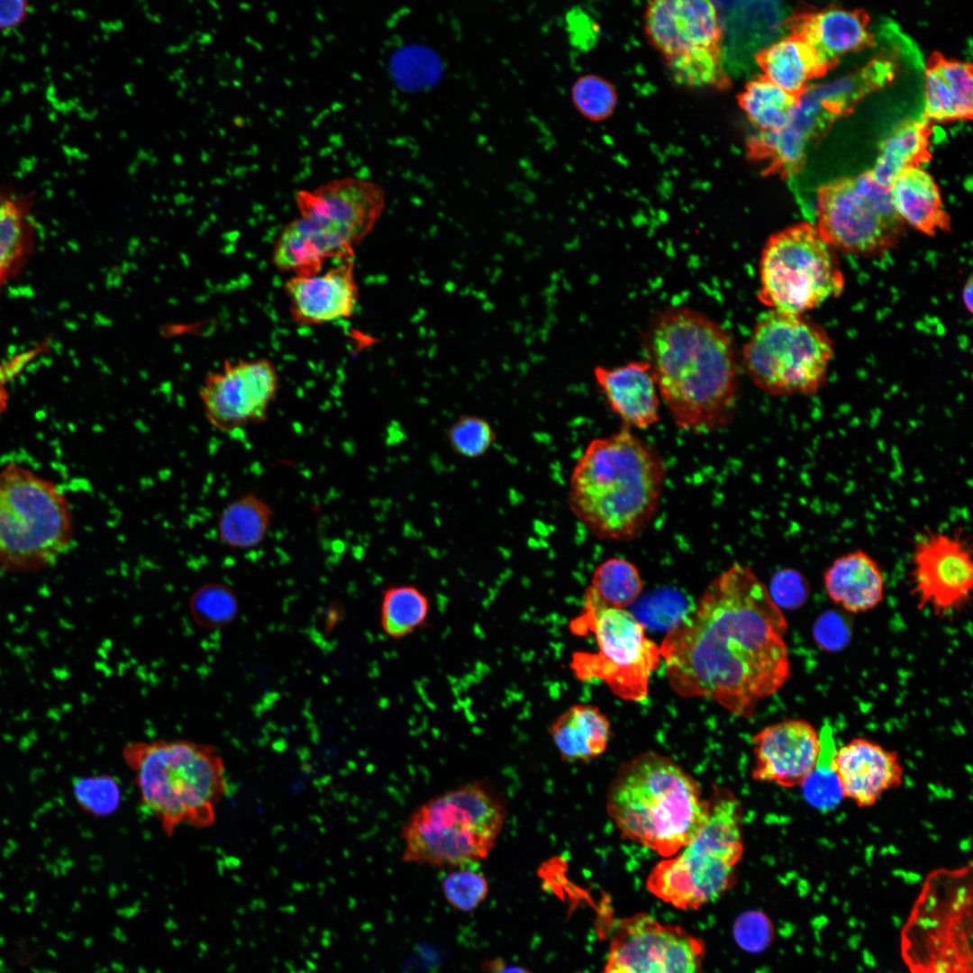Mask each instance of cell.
Here are the masks:
<instances>
[{
  "instance_id": "7402d4cb",
  "label": "cell",
  "mask_w": 973,
  "mask_h": 973,
  "mask_svg": "<svg viewBox=\"0 0 973 973\" xmlns=\"http://www.w3.org/2000/svg\"><path fill=\"white\" fill-rule=\"evenodd\" d=\"M594 377L608 406L625 427L647 429L659 421L660 396L649 361H631L614 368L598 366Z\"/></svg>"
},
{
  "instance_id": "b9f144b4",
  "label": "cell",
  "mask_w": 973,
  "mask_h": 973,
  "mask_svg": "<svg viewBox=\"0 0 973 973\" xmlns=\"http://www.w3.org/2000/svg\"><path fill=\"white\" fill-rule=\"evenodd\" d=\"M736 943L749 952L765 950L774 939L771 920L760 911L750 910L737 917L733 924Z\"/></svg>"
},
{
  "instance_id": "9a60e30c",
  "label": "cell",
  "mask_w": 973,
  "mask_h": 973,
  "mask_svg": "<svg viewBox=\"0 0 973 973\" xmlns=\"http://www.w3.org/2000/svg\"><path fill=\"white\" fill-rule=\"evenodd\" d=\"M704 940L640 912L614 925L602 973H703Z\"/></svg>"
},
{
  "instance_id": "3957f363",
  "label": "cell",
  "mask_w": 973,
  "mask_h": 973,
  "mask_svg": "<svg viewBox=\"0 0 973 973\" xmlns=\"http://www.w3.org/2000/svg\"><path fill=\"white\" fill-rule=\"evenodd\" d=\"M665 478L660 457L628 427L593 439L572 469L568 502L595 536L628 541L655 516Z\"/></svg>"
},
{
  "instance_id": "7bdbcfd3",
  "label": "cell",
  "mask_w": 973,
  "mask_h": 973,
  "mask_svg": "<svg viewBox=\"0 0 973 973\" xmlns=\"http://www.w3.org/2000/svg\"><path fill=\"white\" fill-rule=\"evenodd\" d=\"M768 593L775 604L781 609L796 608L806 599V587L803 577L795 570L783 569L772 577Z\"/></svg>"
},
{
  "instance_id": "f1b7e54d",
  "label": "cell",
  "mask_w": 973,
  "mask_h": 973,
  "mask_svg": "<svg viewBox=\"0 0 973 973\" xmlns=\"http://www.w3.org/2000/svg\"><path fill=\"white\" fill-rule=\"evenodd\" d=\"M762 77L800 96L809 82L829 68L814 49L793 33L768 45L757 56Z\"/></svg>"
},
{
  "instance_id": "d6986e66",
  "label": "cell",
  "mask_w": 973,
  "mask_h": 973,
  "mask_svg": "<svg viewBox=\"0 0 973 973\" xmlns=\"http://www.w3.org/2000/svg\"><path fill=\"white\" fill-rule=\"evenodd\" d=\"M291 319L301 326H315L350 317L359 292L354 258L311 275H294L284 284Z\"/></svg>"
},
{
  "instance_id": "7c38bea8",
  "label": "cell",
  "mask_w": 973,
  "mask_h": 973,
  "mask_svg": "<svg viewBox=\"0 0 973 973\" xmlns=\"http://www.w3.org/2000/svg\"><path fill=\"white\" fill-rule=\"evenodd\" d=\"M742 355L748 376L766 394L808 396L826 383L834 347L818 324L771 310L758 321Z\"/></svg>"
},
{
  "instance_id": "52a82bcc",
  "label": "cell",
  "mask_w": 973,
  "mask_h": 973,
  "mask_svg": "<svg viewBox=\"0 0 973 973\" xmlns=\"http://www.w3.org/2000/svg\"><path fill=\"white\" fill-rule=\"evenodd\" d=\"M506 807L488 785L475 781L418 806L404 823L405 862L459 868L486 859L504 828Z\"/></svg>"
},
{
  "instance_id": "7dc6e473",
  "label": "cell",
  "mask_w": 973,
  "mask_h": 973,
  "mask_svg": "<svg viewBox=\"0 0 973 973\" xmlns=\"http://www.w3.org/2000/svg\"><path fill=\"white\" fill-rule=\"evenodd\" d=\"M490 970L492 973H532L528 968L518 965L505 966L504 963L500 964L497 959L494 962H490Z\"/></svg>"
},
{
  "instance_id": "1f68e13d",
  "label": "cell",
  "mask_w": 973,
  "mask_h": 973,
  "mask_svg": "<svg viewBox=\"0 0 973 973\" xmlns=\"http://www.w3.org/2000/svg\"><path fill=\"white\" fill-rule=\"evenodd\" d=\"M796 96L764 77L750 81L738 103L750 122L760 132H775L788 124L798 105Z\"/></svg>"
},
{
  "instance_id": "8fae6325",
  "label": "cell",
  "mask_w": 973,
  "mask_h": 973,
  "mask_svg": "<svg viewBox=\"0 0 973 973\" xmlns=\"http://www.w3.org/2000/svg\"><path fill=\"white\" fill-rule=\"evenodd\" d=\"M583 605L569 628L577 635L593 633L598 651L572 656L570 668L576 677L583 681L601 679L626 701L646 699L650 678L660 664L659 646L646 636L644 624L633 614L607 606L590 587Z\"/></svg>"
},
{
  "instance_id": "ffe728a7",
  "label": "cell",
  "mask_w": 973,
  "mask_h": 973,
  "mask_svg": "<svg viewBox=\"0 0 973 973\" xmlns=\"http://www.w3.org/2000/svg\"><path fill=\"white\" fill-rule=\"evenodd\" d=\"M644 21L650 42L666 59L699 49L721 47V22L713 2H650Z\"/></svg>"
},
{
  "instance_id": "9c48e42d",
  "label": "cell",
  "mask_w": 973,
  "mask_h": 973,
  "mask_svg": "<svg viewBox=\"0 0 973 973\" xmlns=\"http://www.w3.org/2000/svg\"><path fill=\"white\" fill-rule=\"evenodd\" d=\"M73 541L72 509L64 493L17 463L5 466L0 471V569L47 568Z\"/></svg>"
},
{
  "instance_id": "c3c4849f",
  "label": "cell",
  "mask_w": 973,
  "mask_h": 973,
  "mask_svg": "<svg viewBox=\"0 0 973 973\" xmlns=\"http://www.w3.org/2000/svg\"><path fill=\"white\" fill-rule=\"evenodd\" d=\"M972 279L971 277H969L962 292L963 303L966 305L969 312H971L972 309Z\"/></svg>"
},
{
  "instance_id": "e575fe53",
  "label": "cell",
  "mask_w": 973,
  "mask_h": 973,
  "mask_svg": "<svg viewBox=\"0 0 973 973\" xmlns=\"http://www.w3.org/2000/svg\"><path fill=\"white\" fill-rule=\"evenodd\" d=\"M194 622L205 629H219L235 620L239 612L236 595L223 583H207L199 587L188 602Z\"/></svg>"
},
{
  "instance_id": "60d3db41",
  "label": "cell",
  "mask_w": 973,
  "mask_h": 973,
  "mask_svg": "<svg viewBox=\"0 0 973 973\" xmlns=\"http://www.w3.org/2000/svg\"><path fill=\"white\" fill-rule=\"evenodd\" d=\"M441 889L450 906L459 911L470 912L486 899L489 886L483 874L459 868L442 879Z\"/></svg>"
},
{
  "instance_id": "d6a6232c",
  "label": "cell",
  "mask_w": 973,
  "mask_h": 973,
  "mask_svg": "<svg viewBox=\"0 0 973 973\" xmlns=\"http://www.w3.org/2000/svg\"><path fill=\"white\" fill-rule=\"evenodd\" d=\"M429 607L427 596L417 587L390 586L382 592L381 628L393 639L405 638L424 624Z\"/></svg>"
},
{
  "instance_id": "6da1fadb",
  "label": "cell",
  "mask_w": 973,
  "mask_h": 973,
  "mask_svg": "<svg viewBox=\"0 0 973 973\" xmlns=\"http://www.w3.org/2000/svg\"><path fill=\"white\" fill-rule=\"evenodd\" d=\"M787 621L746 565L715 577L659 646L672 690L750 718L791 677Z\"/></svg>"
},
{
  "instance_id": "4fadbf2b",
  "label": "cell",
  "mask_w": 973,
  "mask_h": 973,
  "mask_svg": "<svg viewBox=\"0 0 973 973\" xmlns=\"http://www.w3.org/2000/svg\"><path fill=\"white\" fill-rule=\"evenodd\" d=\"M759 277L760 302L788 314L802 315L840 296L845 285L836 250L810 223L792 224L768 239Z\"/></svg>"
},
{
  "instance_id": "4316f807",
  "label": "cell",
  "mask_w": 973,
  "mask_h": 973,
  "mask_svg": "<svg viewBox=\"0 0 973 973\" xmlns=\"http://www.w3.org/2000/svg\"><path fill=\"white\" fill-rule=\"evenodd\" d=\"M972 68L966 62L936 56L925 73L924 116L948 122L972 115Z\"/></svg>"
},
{
  "instance_id": "d4e9b609",
  "label": "cell",
  "mask_w": 973,
  "mask_h": 973,
  "mask_svg": "<svg viewBox=\"0 0 973 973\" xmlns=\"http://www.w3.org/2000/svg\"><path fill=\"white\" fill-rule=\"evenodd\" d=\"M894 208L905 223L929 236L950 232L951 222L932 177L920 166L903 170L889 186Z\"/></svg>"
},
{
  "instance_id": "f546056e",
  "label": "cell",
  "mask_w": 973,
  "mask_h": 973,
  "mask_svg": "<svg viewBox=\"0 0 973 973\" xmlns=\"http://www.w3.org/2000/svg\"><path fill=\"white\" fill-rule=\"evenodd\" d=\"M273 510L256 493H246L221 512L217 522L220 541L232 549L246 550L260 544L270 527Z\"/></svg>"
},
{
  "instance_id": "5b68a950",
  "label": "cell",
  "mask_w": 973,
  "mask_h": 973,
  "mask_svg": "<svg viewBox=\"0 0 973 973\" xmlns=\"http://www.w3.org/2000/svg\"><path fill=\"white\" fill-rule=\"evenodd\" d=\"M298 215L285 224L271 253L273 266L292 275L322 271L332 259L354 258L381 217L386 196L377 182L343 177L295 194Z\"/></svg>"
},
{
  "instance_id": "836d02e7",
  "label": "cell",
  "mask_w": 973,
  "mask_h": 973,
  "mask_svg": "<svg viewBox=\"0 0 973 973\" xmlns=\"http://www.w3.org/2000/svg\"><path fill=\"white\" fill-rule=\"evenodd\" d=\"M589 587L607 606L626 609L640 597L643 582L634 564L611 558L595 569Z\"/></svg>"
},
{
  "instance_id": "e0dca14e",
  "label": "cell",
  "mask_w": 973,
  "mask_h": 973,
  "mask_svg": "<svg viewBox=\"0 0 973 973\" xmlns=\"http://www.w3.org/2000/svg\"><path fill=\"white\" fill-rule=\"evenodd\" d=\"M911 581L920 608L945 615L962 607L973 589V561L965 541L944 532L923 535L914 543Z\"/></svg>"
},
{
  "instance_id": "2e32d148",
  "label": "cell",
  "mask_w": 973,
  "mask_h": 973,
  "mask_svg": "<svg viewBox=\"0 0 973 973\" xmlns=\"http://www.w3.org/2000/svg\"><path fill=\"white\" fill-rule=\"evenodd\" d=\"M278 381L268 359L225 360L199 387L204 415L211 426L227 434L259 423L276 399Z\"/></svg>"
},
{
  "instance_id": "ac0fdd59",
  "label": "cell",
  "mask_w": 973,
  "mask_h": 973,
  "mask_svg": "<svg viewBox=\"0 0 973 973\" xmlns=\"http://www.w3.org/2000/svg\"><path fill=\"white\" fill-rule=\"evenodd\" d=\"M752 777L784 787H801L815 766L820 735L804 719H785L762 728L751 739Z\"/></svg>"
},
{
  "instance_id": "30bf717a",
  "label": "cell",
  "mask_w": 973,
  "mask_h": 973,
  "mask_svg": "<svg viewBox=\"0 0 973 973\" xmlns=\"http://www.w3.org/2000/svg\"><path fill=\"white\" fill-rule=\"evenodd\" d=\"M972 862L931 871L900 933L911 973H973Z\"/></svg>"
},
{
  "instance_id": "cb8c5ba5",
  "label": "cell",
  "mask_w": 973,
  "mask_h": 973,
  "mask_svg": "<svg viewBox=\"0 0 973 973\" xmlns=\"http://www.w3.org/2000/svg\"><path fill=\"white\" fill-rule=\"evenodd\" d=\"M794 33L808 43L830 68L871 41L867 16L859 11L828 7L797 18Z\"/></svg>"
},
{
  "instance_id": "603a6c76",
  "label": "cell",
  "mask_w": 973,
  "mask_h": 973,
  "mask_svg": "<svg viewBox=\"0 0 973 973\" xmlns=\"http://www.w3.org/2000/svg\"><path fill=\"white\" fill-rule=\"evenodd\" d=\"M823 587L835 605L846 612L859 614L882 603L886 580L877 560L858 549L832 562L823 573Z\"/></svg>"
},
{
  "instance_id": "83f0119b",
  "label": "cell",
  "mask_w": 973,
  "mask_h": 973,
  "mask_svg": "<svg viewBox=\"0 0 973 973\" xmlns=\"http://www.w3.org/2000/svg\"><path fill=\"white\" fill-rule=\"evenodd\" d=\"M549 733L561 759L590 762L607 749L612 732L607 716L596 706L577 704L560 714Z\"/></svg>"
},
{
  "instance_id": "f35d334b",
  "label": "cell",
  "mask_w": 973,
  "mask_h": 973,
  "mask_svg": "<svg viewBox=\"0 0 973 973\" xmlns=\"http://www.w3.org/2000/svg\"><path fill=\"white\" fill-rule=\"evenodd\" d=\"M72 792L78 806L95 817L114 814L122 802L119 781L106 774L74 777Z\"/></svg>"
},
{
  "instance_id": "ee69618b",
  "label": "cell",
  "mask_w": 973,
  "mask_h": 973,
  "mask_svg": "<svg viewBox=\"0 0 973 973\" xmlns=\"http://www.w3.org/2000/svg\"><path fill=\"white\" fill-rule=\"evenodd\" d=\"M45 347V344L37 345L0 363V414L5 411L9 400L7 383L18 375L32 359L40 355Z\"/></svg>"
},
{
  "instance_id": "ab89813d",
  "label": "cell",
  "mask_w": 973,
  "mask_h": 973,
  "mask_svg": "<svg viewBox=\"0 0 973 973\" xmlns=\"http://www.w3.org/2000/svg\"><path fill=\"white\" fill-rule=\"evenodd\" d=\"M447 438L454 452L467 459H477L488 451L496 435L488 421L467 414L449 427Z\"/></svg>"
},
{
  "instance_id": "8992f818",
  "label": "cell",
  "mask_w": 973,
  "mask_h": 973,
  "mask_svg": "<svg viewBox=\"0 0 973 973\" xmlns=\"http://www.w3.org/2000/svg\"><path fill=\"white\" fill-rule=\"evenodd\" d=\"M123 758L134 775L142 806L167 836L180 825L207 828L228 790L216 748L187 740L130 741Z\"/></svg>"
},
{
  "instance_id": "277c9868",
  "label": "cell",
  "mask_w": 973,
  "mask_h": 973,
  "mask_svg": "<svg viewBox=\"0 0 973 973\" xmlns=\"http://www.w3.org/2000/svg\"><path fill=\"white\" fill-rule=\"evenodd\" d=\"M606 811L622 838L664 858L687 846L705 823L709 800L671 759L642 752L620 764L606 792Z\"/></svg>"
},
{
  "instance_id": "bcb514c9",
  "label": "cell",
  "mask_w": 973,
  "mask_h": 973,
  "mask_svg": "<svg viewBox=\"0 0 973 973\" xmlns=\"http://www.w3.org/2000/svg\"><path fill=\"white\" fill-rule=\"evenodd\" d=\"M568 28L572 37H575L576 45L583 47L586 46L583 33L589 35L590 29H593V23L587 15L571 12L568 15Z\"/></svg>"
},
{
  "instance_id": "8d00e7d4",
  "label": "cell",
  "mask_w": 973,
  "mask_h": 973,
  "mask_svg": "<svg viewBox=\"0 0 973 973\" xmlns=\"http://www.w3.org/2000/svg\"><path fill=\"white\" fill-rule=\"evenodd\" d=\"M721 47L705 48L667 59L672 77L688 86H723L726 82L722 69Z\"/></svg>"
},
{
  "instance_id": "5bb4252c",
  "label": "cell",
  "mask_w": 973,
  "mask_h": 973,
  "mask_svg": "<svg viewBox=\"0 0 973 973\" xmlns=\"http://www.w3.org/2000/svg\"><path fill=\"white\" fill-rule=\"evenodd\" d=\"M815 224L835 250L874 255L896 245L905 223L896 214L888 187L865 172L820 187Z\"/></svg>"
},
{
  "instance_id": "4dcf8cb0",
  "label": "cell",
  "mask_w": 973,
  "mask_h": 973,
  "mask_svg": "<svg viewBox=\"0 0 973 973\" xmlns=\"http://www.w3.org/2000/svg\"><path fill=\"white\" fill-rule=\"evenodd\" d=\"M929 129L925 119L902 123L882 142L872 177L888 187L905 169L919 166L928 157Z\"/></svg>"
},
{
  "instance_id": "d590c367",
  "label": "cell",
  "mask_w": 973,
  "mask_h": 973,
  "mask_svg": "<svg viewBox=\"0 0 973 973\" xmlns=\"http://www.w3.org/2000/svg\"><path fill=\"white\" fill-rule=\"evenodd\" d=\"M836 750L832 734H821L820 751L815 766L801 786L807 802L819 809L834 807L843 798L833 767Z\"/></svg>"
},
{
  "instance_id": "44dd1931",
  "label": "cell",
  "mask_w": 973,
  "mask_h": 973,
  "mask_svg": "<svg viewBox=\"0 0 973 973\" xmlns=\"http://www.w3.org/2000/svg\"><path fill=\"white\" fill-rule=\"evenodd\" d=\"M833 767L843 797L860 808L874 805L903 783L897 752L867 738H854L837 749Z\"/></svg>"
},
{
  "instance_id": "f6af8a7d",
  "label": "cell",
  "mask_w": 973,
  "mask_h": 973,
  "mask_svg": "<svg viewBox=\"0 0 973 973\" xmlns=\"http://www.w3.org/2000/svg\"><path fill=\"white\" fill-rule=\"evenodd\" d=\"M30 4L25 0H0V30L14 29L28 16Z\"/></svg>"
},
{
  "instance_id": "7a4b0ae2",
  "label": "cell",
  "mask_w": 973,
  "mask_h": 973,
  "mask_svg": "<svg viewBox=\"0 0 973 973\" xmlns=\"http://www.w3.org/2000/svg\"><path fill=\"white\" fill-rule=\"evenodd\" d=\"M649 362L677 426L709 432L727 425L738 400L733 345L716 323L694 310L669 309L651 325Z\"/></svg>"
},
{
  "instance_id": "ba28073f",
  "label": "cell",
  "mask_w": 973,
  "mask_h": 973,
  "mask_svg": "<svg viewBox=\"0 0 973 973\" xmlns=\"http://www.w3.org/2000/svg\"><path fill=\"white\" fill-rule=\"evenodd\" d=\"M742 806L725 788L714 787L705 823L683 850L650 870L648 891L676 909L694 911L721 898L736 881L742 853Z\"/></svg>"
},
{
  "instance_id": "484cf974",
  "label": "cell",
  "mask_w": 973,
  "mask_h": 973,
  "mask_svg": "<svg viewBox=\"0 0 973 973\" xmlns=\"http://www.w3.org/2000/svg\"><path fill=\"white\" fill-rule=\"evenodd\" d=\"M36 233L31 196L0 186V289L26 266Z\"/></svg>"
},
{
  "instance_id": "74e56055",
  "label": "cell",
  "mask_w": 973,
  "mask_h": 973,
  "mask_svg": "<svg viewBox=\"0 0 973 973\" xmlns=\"http://www.w3.org/2000/svg\"><path fill=\"white\" fill-rule=\"evenodd\" d=\"M570 98L576 110L592 122L610 117L618 102L614 85L596 74H585L576 78L571 86Z\"/></svg>"
}]
</instances>
